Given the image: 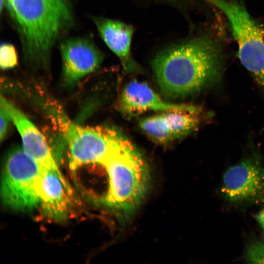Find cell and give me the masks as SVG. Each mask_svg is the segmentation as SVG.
<instances>
[{
  "instance_id": "6da1fadb",
  "label": "cell",
  "mask_w": 264,
  "mask_h": 264,
  "mask_svg": "<svg viewBox=\"0 0 264 264\" xmlns=\"http://www.w3.org/2000/svg\"><path fill=\"white\" fill-rule=\"evenodd\" d=\"M152 67L165 97L183 98L201 90L218 76L219 48L207 38L193 39L158 53Z\"/></svg>"
},
{
  "instance_id": "7a4b0ae2",
  "label": "cell",
  "mask_w": 264,
  "mask_h": 264,
  "mask_svg": "<svg viewBox=\"0 0 264 264\" xmlns=\"http://www.w3.org/2000/svg\"><path fill=\"white\" fill-rule=\"evenodd\" d=\"M31 66L45 68L58 40L73 25L69 0H5Z\"/></svg>"
},
{
  "instance_id": "3957f363",
  "label": "cell",
  "mask_w": 264,
  "mask_h": 264,
  "mask_svg": "<svg viewBox=\"0 0 264 264\" xmlns=\"http://www.w3.org/2000/svg\"><path fill=\"white\" fill-rule=\"evenodd\" d=\"M108 180L106 205L129 216L144 198L150 182L148 166L143 156L122 134L101 162Z\"/></svg>"
},
{
  "instance_id": "277c9868",
  "label": "cell",
  "mask_w": 264,
  "mask_h": 264,
  "mask_svg": "<svg viewBox=\"0 0 264 264\" xmlns=\"http://www.w3.org/2000/svg\"><path fill=\"white\" fill-rule=\"evenodd\" d=\"M45 168L19 147L6 155L3 167L0 195L4 205L27 211L40 204V187Z\"/></svg>"
},
{
  "instance_id": "5b68a950",
  "label": "cell",
  "mask_w": 264,
  "mask_h": 264,
  "mask_svg": "<svg viewBox=\"0 0 264 264\" xmlns=\"http://www.w3.org/2000/svg\"><path fill=\"white\" fill-rule=\"evenodd\" d=\"M220 10L230 24L242 65L264 87V31L238 0H206Z\"/></svg>"
},
{
  "instance_id": "8992f818",
  "label": "cell",
  "mask_w": 264,
  "mask_h": 264,
  "mask_svg": "<svg viewBox=\"0 0 264 264\" xmlns=\"http://www.w3.org/2000/svg\"><path fill=\"white\" fill-rule=\"evenodd\" d=\"M123 133L104 127H86L67 123L65 137L70 168L84 164H100Z\"/></svg>"
},
{
  "instance_id": "52a82bcc",
  "label": "cell",
  "mask_w": 264,
  "mask_h": 264,
  "mask_svg": "<svg viewBox=\"0 0 264 264\" xmlns=\"http://www.w3.org/2000/svg\"><path fill=\"white\" fill-rule=\"evenodd\" d=\"M221 192L231 202L264 203V165L251 159L230 167L223 175Z\"/></svg>"
},
{
  "instance_id": "ba28073f",
  "label": "cell",
  "mask_w": 264,
  "mask_h": 264,
  "mask_svg": "<svg viewBox=\"0 0 264 264\" xmlns=\"http://www.w3.org/2000/svg\"><path fill=\"white\" fill-rule=\"evenodd\" d=\"M63 78L69 86L75 84L100 66L104 55L94 43L85 38H72L60 45Z\"/></svg>"
},
{
  "instance_id": "9c48e42d",
  "label": "cell",
  "mask_w": 264,
  "mask_h": 264,
  "mask_svg": "<svg viewBox=\"0 0 264 264\" xmlns=\"http://www.w3.org/2000/svg\"><path fill=\"white\" fill-rule=\"evenodd\" d=\"M118 108L122 114L128 117L148 111L201 110L195 105L176 104L166 101L148 84L135 80L130 82L123 89L118 101Z\"/></svg>"
},
{
  "instance_id": "30bf717a",
  "label": "cell",
  "mask_w": 264,
  "mask_h": 264,
  "mask_svg": "<svg viewBox=\"0 0 264 264\" xmlns=\"http://www.w3.org/2000/svg\"><path fill=\"white\" fill-rule=\"evenodd\" d=\"M0 103L8 111L19 132L24 151L45 168L61 174L55 157L40 131L20 110L2 96Z\"/></svg>"
},
{
  "instance_id": "8fae6325",
  "label": "cell",
  "mask_w": 264,
  "mask_h": 264,
  "mask_svg": "<svg viewBox=\"0 0 264 264\" xmlns=\"http://www.w3.org/2000/svg\"><path fill=\"white\" fill-rule=\"evenodd\" d=\"M93 21L98 31L108 47L121 61L126 72L137 71L139 67L131 55L132 26L124 22L103 18H95Z\"/></svg>"
},
{
  "instance_id": "7c38bea8",
  "label": "cell",
  "mask_w": 264,
  "mask_h": 264,
  "mask_svg": "<svg viewBox=\"0 0 264 264\" xmlns=\"http://www.w3.org/2000/svg\"><path fill=\"white\" fill-rule=\"evenodd\" d=\"M66 192L69 186L62 174L45 168L41 179L40 204L43 213L57 221L66 218L68 208Z\"/></svg>"
},
{
  "instance_id": "4fadbf2b",
  "label": "cell",
  "mask_w": 264,
  "mask_h": 264,
  "mask_svg": "<svg viewBox=\"0 0 264 264\" xmlns=\"http://www.w3.org/2000/svg\"><path fill=\"white\" fill-rule=\"evenodd\" d=\"M198 111L173 110L163 113L174 139L184 137L196 131L200 123Z\"/></svg>"
},
{
  "instance_id": "5bb4252c",
  "label": "cell",
  "mask_w": 264,
  "mask_h": 264,
  "mask_svg": "<svg viewBox=\"0 0 264 264\" xmlns=\"http://www.w3.org/2000/svg\"><path fill=\"white\" fill-rule=\"evenodd\" d=\"M139 125L149 137L156 143L166 144L174 139L163 113L142 119Z\"/></svg>"
},
{
  "instance_id": "9a60e30c",
  "label": "cell",
  "mask_w": 264,
  "mask_h": 264,
  "mask_svg": "<svg viewBox=\"0 0 264 264\" xmlns=\"http://www.w3.org/2000/svg\"><path fill=\"white\" fill-rule=\"evenodd\" d=\"M18 57L15 47L12 44L3 43L0 48V66L4 70L12 68L18 64Z\"/></svg>"
},
{
  "instance_id": "2e32d148",
  "label": "cell",
  "mask_w": 264,
  "mask_h": 264,
  "mask_svg": "<svg viewBox=\"0 0 264 264\" xmlns=\"http://www.w3.org/2000/svg\"><path fill=\"white\" fill-rule=\"evenodd\" d=\"M246 260L252 264H264V243L251 245L247 251Z\"/></svg>"
},
{
  "instance_id": "e0dca14e",
  "label": "cell",
  "mask_w": 264,
  "mask_h": 264,
  "mask_svg": "<svg viewBox=\"0 0 264 264\" xmlns=\"http://www.w3.org/2000/svg\"><path fill=\"white\" fill-rule=\"evenodd\" d=\"M0 139L1 140L6 136L10 121H12L8 111L1 103H0Z\"/></svg>"
},
{
  "instance_id": "ac0fdd59",
  "label": "cell",
  "mask_w": 264,
  "mask_h": 264,
  "mask_svg": "<svg viewBox=\"0 0 264 264\" xmlns=\"http://www.w3.org/2000/svg\"><path fill=\"white\" fill-rule=\"evenodd\" d=\"M256 219L260 225L264 230V209L260 211L256 215Z\"/></svg>"
}]
</instances>
